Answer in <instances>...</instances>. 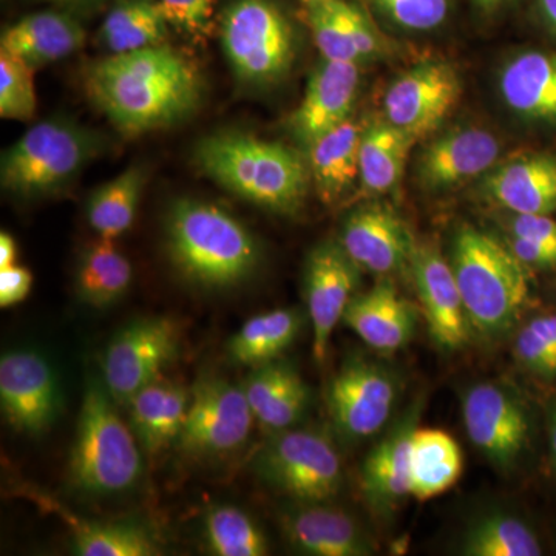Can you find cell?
Here are the masks:
<instances>
[{
	"label": "cell",
	"instance_id": "cell-22",
	"mask_svg": "<svg viewBox=\"0 0 556 556\" xmlns=\"http://www.w3.org/2000/svg\"><path fill=\"white\" fill-rule=\"evenodd\" d=\"M289 543L299 552L313 556H368L371 540L345 511L305 504L283 518Z\"/></svg>",
	"mask_w": 556,
	"mask_h": 556
},
{
	"label": "cell",
	"instance_id": "cell-32",
	"mask_svg": "<svg viewBox=\"0 0 556 556\" xmlns=\"http://www.w3.org/2000/svg\"><path fill=\"white\" fill-rule=\"evenodd\" d=\"M416 139L388 121L371 124L362 134L358 150V179L368 193L390 192L404 174L409 150Z\"/></svg>",
	"mask_w": 556,
	"mask_h": 556
},
{
	"label": "cell",
	"instance_id": "cell-42",
	"mask_svg": "<svg viewBox=\"0 0 556 556\" xmlns=\"http://www.w3.org/2000/svg\"><path fill=\"white\" fill-rule=\"evenodd\" d=\"M164 20L175 30L204 40L214 28L215 0H159Z\"/></svg>",
	"mask_w": 556,
	"mask_h": 556
},
{
	"label": "cell",
	"instance_id": "cell-9",
	"mask_svg": "<svg viewBox=\"0 0 556 556\" xmlns=\"http://www.w3.org/2000/svg\"><path fill=\"white\" fill-rule=\"evenodd\" d=\"M179 327L169 317H150L121 329L102 358L105 388L116 404L160 380L178 356Z\"/></svg>",
	"mask_w": 556,
	"mask_h": 556
},
{
	"label": "cell",
	"instance_id": "cell-18",
	"mask_svg": "<svg viewBox=\"0 0 556 556\" xmlns=\"http://www.w3.org/2000/svg\"><path fill=\"white\" fill-rule=\"evenodd\" d=\"M340 244L361 269L387 276L409 263L412 237L405 223L382 204L351 212L342 226Z\"/></svg>",
	"mask_w": 556,
	"mask_h": 556
},
{
	"label": "cell",
	"instance_id": "cell-27",
	"mask_svg": "<svg viewBox=\"0 0 556 556\" xmlns=\"http://www.w3.org/2000/svg\"><path fill=\"white\" fill-rule=\"evenodd\" d=\"M362 134V127L350 118L306 149L311 178L327 206L338 203L358 178Z\"/></svg>",
	"mask_w": 556,
	"mask_h": 556
},
{
	"label": "cell",
	"instance_id": "cell-21",
	"mask_svg": "<svg viewBox=\"0 0 556 556\" xmlns=\"http://www.w3.org/2000/svg\"><path fill=\"white\" fill-rule=\"evenodd\" d=\"M343 321L376 351L396 353L415 334L417 317L396 287L382 280L364 294L354 295Z\"/></svg>",
	"mask_w": 556,
	"mask_h": 556
},
{
	"label": "cell",
	"instance_id": "cell-5",
	"mask_svg": "<svg viewBox=\"0 0 556 556\" xmlns=\"http://www.w3.org/2000/svg\"><path fill=\"white\" fill-rule=\"evenodd\" d=\"M115 404L97 379L87 382L68 459V479L79 492L113 495L129 490L141 477L137 437Z\"/></svg>",
	"mask_w": 556,
	"mask_h": 556
},
{
	"label": "cell",
	"instance_id": "cell-29",
	"mask_svg": "<svg viewBox=\"0 0 556 556\" xmlns=\"http://www.w3.org/2000/svg\"><path fill=\"white\" fill-rule=\"evenodd\" d=\"M30 500L58 515L72 530L73 548L80 556H153L160 555L159 541L144 527L134 525H101L76 517L56 501L38 493Z\"/></svg>",
	"mask_w": 556,
	"mask_h": 556
},
{
	"label": "cell",
	"instance_id": "cell-6",
	"mask_svg": "<svg viewBox=\"0 0 556 556\" xmlns=\"http://www.w3.org/2000/svg\"><path fill=\"white\" fill-rule=\"evenodd\" d=\"M101 152V138L68 119L36 124L3 152L2 188L22 197L64 188Z\"/></svg>",
	"mask_w": 556,
	"mask_h": 556
},
{
	"label": "cell",
	"instance_id": "cell-3",
	"mask_svg": "<svg viewBox=\"0 0 556 556\" xmlns=\"http://www.w3.org/2000/svg\"><path fill=\"white\" fill-rule=\"evenodd\" d=\"M167 254L190 283L230 288L257 269L260 249L247 226L207 201L181 199L166 215Z\"/></svg>",
	"mask_w": 556,
	"mask_h": 556
},
{
	"label": "cell",
	"instance_id": "cell-23",
	"mask_svg": "<svg viewBox=\"0 0 556 556\" xmlns=\"http://www.w3.org/2000/svg\"><path fill=\"white\" fill-rule=\"evenodd\" d=\"M84 42L86 30L78 21L67 14L42 11L7 28L0 39V51L38 68L72 56Z\"/></svg>",
	"mask_w": 556,
	"mask_h": 556
},
{
	"label": "cell",
	"instance_id": "cell-1",
	"mask_svg": "<svg viewBox=\"0 0 556 556\" xmlns=\"http://www.w3.org/2000/svg\"><path fill=\"white\" fill-rule=\"evenodd\" d=\"M84 80L90 101L126 137L188 118L203 94L199 70L167 43L112 53L91 64Z\"/></svg>",
	"mask_w": 556,
	"mask_h": 556
},
{
	"label": "cell",
	"instance_id": "cell-19",
	"mask_svg": "<svg viewBox=\"0 0 556 556\" xmlns=\"http://www.w3.org/2000/svg\"><path fill=\"white\" fill-rule=\"evenodd\" d=\"M419 413L415 405L362 464V493L379 514L393 511L405 497L412 496L413 437Z\"/></svg>",
	"mask_w": 556,
	"mask_h": 556
},
{
	"label": "cell",
	"instance_id": "cell-31",
	"mask_svg": "<svg viewBox=\"0 0 556 556\" xmlns=\"http://www.w3.org/2000/svg\"><path fill=\"white\" fill-rule=\"evenodd\" d=\"M115 240L101 239L80 255L75 287L80 302L104 309L118 302L131 283L134 268Z\"/></svg>",
	"mask_w": 556,
	"mask_h": 556
},
{
	"label": "cell",
	"instance_id": "cell-20",
	"mask_svg": "<svg viewBox=\"0 0 556 556\" xmlns=\"http://www.w3.org/2000/svg\"><path fill=\"white\" fill-rule=\"evenodd\" d=\"M496 137L481 129H459L431 142L419 161V179L424 188H453L484 174L500 156Z\"/></svg>",
	"mask_w": 556,
	"mask_h": 556
},
{
	"label": "cell",
	"instance_id": "cell-43",
	"mask_svg": "<svg viewBox=\"0 0 556 556\" xmlns=\"http://www.w3.org/2000/svg\"><path fill=\"white\" fill-rule=\"evenodd\" d=\"M339 9L361 60L367 61L378 56L382 42L364 11L345 0H339Z\"/></svg>",
	"mask_w": 556,
	"mask_h": 556
},
{
	"label": "cell",
	"instance_id": "cell-51",
	"mask_svg": "<svg viewBox=\"0 0 556 556\" xmlns=\"http://www.w3.org/2000/svg\"><path fill=\"white\" fill-rule=\"evenodd\" d=\"M309 2H313V0H309Z\"/></svg>",
	"mask_w": 556,
	"mask_h": 556
},
{
	"label": "cell",
	"instance_id": "cell-50",
	"mask_svg": "<svg viewBox=\"0 0 556 556\" xmlns=\"http://www.w3.org/2000/svg\"><path fill=\"white\" fill-rule=\"evenodd\" d=\"M503 2H506V0H477L478 5L482 7L484 10L496 9V7H500Z\"/></svg>",
	"mask_w": 556,
	"mask_h": 556
},
{
	"label": "cell",
	"instance_id": "cell-12",
	"mask_svg": "<svg viewBox=\"0 0 556 556\" xmlns=\"http://www.w3.org/2000/svg\"><path fill=\"white\" fill-rule=\"evenodd\" d=\"M62 404L56 372L42 354L11 351L0 358V407L20 433L39 437L56 419Z\"/></svg>",
	"mask_w": 556,
	"mask_h": 556
},
{
	"label": "cell",
	"instance_id": "cell-41",
	"mask_svg": "<svg viewBox=\"0 0 556 556\" xmlns=\"http://www.w3.org/2000/svg\"><path fill=\"white\" fill-rule=\"evenodd\" d=\"M376 7L405 30L428 31L448 14V0H372Z\"/></svg>",
	"mask_w": 556,
	"mask_h": 556
},
{
	"label": "cell",
	"instance_id": "cell-40",
	"mask_svg": "<svg viewBox=\"0 0 556 556\" xmlns=\"http://www.w3.org/2000/svg\"><path fill=\"white\" fill-rule=\"evenodd\" d=\"M515 354L535 375L556 376V314L533 318L519 331Z\"/></svg>",
	"mask_w": 556,
	"mask_h": 556
},
{
	"label": "cell",
	"instance_id": "cell-30",
	"mask_svg": "<svg viewBox=\"0 0 556 556\" xmlns=\"http://www.w3.org/2000/svg\"><path fill=\"white\" fill-rule=\"evenodd\" d=\"M464 470L463 450L439 428H416L412 452V496L430 501L447 492Z\"/></svg>",
	"mask_w": 556,
	"mask_h": 556
},
{
	"label": "cell",
	"instance_id": "cell-35",
	"mask_svg": "<svg viewBox=\"0 0 556 556\" xmlns=\"http://www.w3.org/2000/svg\"><path fill=\"white\" fill-rule=\"evenodd\" d=\"M167 24L159 0H123L101 27V40L113 54L166 43Z\"/></svg>",
	"mask_w": 556,
	"mask_h": 556
},
{
	"label": "cell",
	"instance_id": "cell-36",
	"mask_svg": "<svg viewBox=\"0 0 556 556\" xmlns=\"http://www.w3.org/2000/svg\"><path fill=\"white\" fill-rule=\"evenodd\" d=\"M467 556H540V541L526 522L508 515H489L478 519L464 535Z\"/></svg>",
	"mask_w": 556,
	"mask_h": 556
},
{
	"label": "cell",
	"instance_id": "cell-44",
	"mask_svg": "<svg viewBox=\"0 0 556 556\" xmlns=\"http://www.w3.org/2000/svg\"><path fill=\"white\" fill-rule=\"evenodd\" d=\"M510 229L511 237L556 248V222L548 215H517Z\"/></svg>",
	"mask_w": 556,
	"mask_h": 556
},
{
	"label": "cell",
	"instance_id": "cell-7",
	"mask_svg": "<svg viewBox=\"0 0 556 556\" xmlns=\"http://www.w3.org/2000/svg\"><path fill=\"white\" fill-rule=\"evenodd\" d=\"M219 36L230 70L247 86L277 83L294 61V31L270 0H236L223 13Z\"/></svg>",
	"mask_w": 556,
	"mask_h": 556
},
{
	"label": "cell",
	"instance_id": "cell-33",
	"mask_svg": "<svg viewBox=\"0 0 556 556\" xmlns=\"http://www.w3.org/2000/svg\"><path fill=\"white\" fill-rule=\"evenodd\" d=\"M300 314L294 309H276L248 320L229 340L228 356L248 367H262L291 346L298 338Z\"/></svg>",
	"mask_w": 556,
	"mask_h": 556
},
{
	"label": "cell",
	"instance_id": "cell-8",
	"mask_svg": "<svg viewBox=\"0 0 556 556\" xmlns=\"http://www.w3.org/2000/svg\"><path fill=\"white\" fill-rule=\"evenodd\" d=\"M255 470L280 492L321 504L339 493L342 463L332 442L314 431H281L260 450Z\"/></svg>",
	"mask_w": 556,
	"mask_h": 556
},
{
	"label": "cell",
	"instance_id": "cell-25",
	"mask_svg": "<svg viewBox=\"0 0 556 556\" xmlns=\"http://www.w3.org/2000/svg\"><path fill=\"white\" fill-rule=\"evenodd\" d=\"M500 90L517 115L540 123H556V53L526 51L501 73Z\"/></svg>",
	"mask_w": 556,
	"mask_h": 556
},
{
	"label": "cell",
	"instance_id": "cell-46",
	"mask_svg": "<svg viewBox=\"0 0 556 556\" xmlns=\"http://www.w3.org/2000/svg\"><path fill=\"white\" fill-rule=\"evenodd\" d=\"M508 247L526 266L556 268V248L546 247L536 241L518 239V237H511Z\"/></svg>",
	"mask_w": 556,
	"mask_h": 556
},
{
	"label": "cell",
	"instance_id": "cell-47",
	"mask_svg": "<svg viewBox=\"0 0 556 556\" xmlns=\"http://www.w3.org/2000/svg\"><path fill=\"white\" fill-rule=\"evenodd\" d=\"M17 247L16 241L9 232L3 230L0 233V269L16 265Z\"/></svg>",
	"mask_w": 556,
	"mask_h": 556
},
{
	"label": "cell",
	"instance_id": "cell-24",
	"mask_svg": "<svg viewBox=\"0 0 556 556\" xmlns=\"http://www.w3.org/2000/svg\"><path fill=\"white\" fill-rule=\"evenodd\" d=\"M501 206L517 215H551L556 211V156L535 155L510 161L486 179Z\"/></svg>",
	"mask_w": 556,
	"mask_h": 556
},
{
	"label": "cell",
	"instance_id": "cell-34",
	"mask_svg": "<svg viewBox=\"0 0 556 556\" xmlns=\"http://www.w3.org/2000/svg\"><path fill=\"white\" fill-rule=\"evenodd\" d=\"M146 178L141 167H129L91 193L87 219L101 239L116 240L131 228Z\"/></svg>",
	"mask_w": 556,
	"mask_h": 556
},
{
	"label": "cell",
	"instance_id": "cell-10",
	"mask_svg": "<svg viewBox=\"0 0 556 556\" xmlns=\"http://www.w3.org/2000/svg\"><path fill=\"white\" fill-rule=\"evenodd\" d=\"M254 419L243 388L217 376H204L190 393L178 447L192 456L232 452L247 442Z\"/></svg>",
	"mask_w": 556,
	"mask_h": 556
},
{
	"label": "cell",
	"instance_id": "cell-38",
	"mask_svg": "<svg viewBox=\"0 0 556 556\" xmlns=\"http://www.w3.org/2000/svg\"><path fill=\"white\" fill-rule=\"evenodd\" d=\"M308 24L324 60L361 64V56L340 14L339 0H313Z\"/></svg>",
	"mask_w": 556,
	"mask_h": 556
},
{
	"label": "cell",
	"instance_id": "cell-26",
	"mask_svg": "<svg viewBox=\"0 0 556 556\" xmlns=\"http://www.w3.org/2000/svg\"><path fill=\"white\" fill-rule=\"evenodd\" d=\"M243 388L252 415L263 427L283 431L298 422L309 402V390L291 365L269 362L254 368Z\"/></svg>",
	"mask_w": 556,
	"mask_h": 556
},
{
	"label": "cell",
	"instance_id": "cell-37",
	"mask_svg": "<svg viewBox=\"0 0 556 556\" xmlns=\"http://www.w3.org/2000/svg\"><path fill=\"white\" fill-rule=\"evenodd\" d=\"M206 543L218 556H265L268 541L262 530L240 508H212L206 518Z\"/></svg>",
	"mask_w": 556,
	"mask_h": 556
},
{
	"label": "cell",
	"instance_id": "cell-48",
	"mask_svg": "<svg viewBox=\"0 0 556 556\" xmlns=\"http://www.w3.org/2000/svg\"><path fill=\"white\" fill-rule=\"evenodd\" d=\"M540 10L548 27L556 33V0H540Z\"/></svg>",
	"mask_w": 556,
	"mask_h": 556
},
{
	"label": "cell",
	"instance_id": "cell-15",
	"mask_svg": "<svg viewBox=\"0 0 556 556\" xmlns=\"http://www.w3.org/2000/svg\"><path fill=\"white\" fill-rule=\"evenodd\" d=\"M358 266L342 244L324 241L309 252L305 266V295L313 324V356L327 357L329 340L356 295Z\"/></svg>",
	"mask_w": 556,
	"mask_h": 556
},
{
	"label": "cell",
	"instance_id": "cell-16",
	"mask_svg": "<svg viewBox=\"0 0 556 556\" xmlns=\"http://www.w3.org/2000/svg\"><path fill=\"white\" fill-rule=\"evenodd\" d=\"M409 265L431 338L444 350H459L468 342L470 320L452 265L431 244L413 248Z\"/></svg>",
	"mask_w": 556,
	"mask_h": 556
},
{
	"label": "cell",
	"instance_id": "cell-49",
	"mask_svg": "<svg viewBox=\"0 0 556 556\" xmlns=\"http://www.w3.org/2000/svg\"><path fill=\"white\" fill-rule=\"evenodd\" d=\"M548 439H551V452L556 463V404L551 413V424H548Z\"/></svg>",
	"mask_w": 556,
	"mask_h": 556
},
{
	"label": "cell",
	"instance_id": "cell-45",
	"mask_svg": "<svg viewBox=\"0 0 556 556\" xmlns=\"http://www.w3.org/2000/svg\"><path fill=\"white\" fill-rule=\"evenodd\" d=\"M33 276L24 266L13 265L0 269V306L10 308L24 302L30 294Z\"/></svg>",
	"mask_w": 556,
	"mask_h": 556
},
{
	"label": "cell",
	"instance_id": "cell-14",
	"mask_svg": "<svg viewBox=\"0 0 556 556\" xmlns=\"http://www.w3.org/2000/svg\"><path fill=\"white\" fill-rule=\"evenodd\" d=\"M464 426L471 444L493 464L510 468L529 442L530 424L525 407L503 387L478 383L463 401Z\"/></svg>",
	"mask_w": 556,
	"mask_h": 556
},
{
	"label": "cell",
	"instance_id": "cell-2",
	"mask_svg": "<svg viewBox=\"0 0 556 556\" xmlns=\"http://www.w3.org/2000/svg\"><path fill=\"white\" fill-rule=\"evenodd\" d=\"M193 161L215 185L278 214H295L308 192L311 172L302 153L244 131H217L201 139Z\"/></svg>",
	"mask_w": 556,
	"mask_h": 556
},
{
	"label": "cell",
	"instance_id": "cell-28",
	"mask_svg": "<svg viewBox=\"0 0 556 556\" xmlns=\"http://www.w3.org/2000/svg\"><path fill=\"white\" fill-rule=\"evenodd\" d=\"M131 430L149 455H159L177 442L188 412L185 388L156 380L127 402Z\"/></svg>",
	"mask_w": 556,
	"mask_h": 556
},
{
	"label": "cell",
	"instance_id": "cell-11",
	"mask_svg": "<svg viewBox=\"0 0 556 556\" xmlns=\"http://www.w3.org/2000/svg\"><path fill=\"white\" fill-rule=\"evenodd\" d=\"M459 75L447 62L427 61L399 76L386 93V121L409 137L426 138L459 102Z\"/></svg>",
	"mask_w": 556,
	"mask_h": 556
},
{
	"label": "cell",
	"instance_id": "cell-39",
	"mask_svg": "<svg viewBox=\"0 0 556 556\" xmlns=\"http://www.w3.org/2000/svg\"><path fill=\"white\" fill-rule=\"evenodd\" d=\"M35 68L27 62L0 51V116L3 119L30 121L38 109Z\"/></svg>",
	"mask_w": 556,
	"mask_h": 556
},
{
	"label": "cell",
	"instance_id": "cell-13",
	"mask_svg": "<svg viewBox=\"0 0 556 556\" xmlns=\"http://www.w3.org/2000/svg\"><path fill=\"white\" fill-rule=\"evenodd\" d=\"M396 399V380L387 369L351 361L329 383V416L340 434L357 441L382 430Z\"/></svg>",
	"mask_w": 556,
	"mask_h": 556
},
{
	"label": "cell",
	"instance_id": "cell-17",
	"mask_svg": "<svg viewBox=\"0 0 556 556\" xmlns=\"http://www.w3.org/2000/svg\"><path fill=\"white\" fill-rule=\"evenodd\" d=\"M361 72L354 62L321 61L306 86L305 97L289 118V131L302 148L351 118Z\"/></svg>",
	"mask_w": 556,
	"mask_h": 556
},
{
	"label": "cell",
	"instance_id": "cell-4",
	"mask_svg": "<svg viewBox=\"0 0 556 556\" xmlns=\"http://www.w3.org/2000/svg\"><path fill=\"white\" fill-rule=\"evenodd\" d=\"M468 320L486 334L510 327L530 295L526 265L489 233L470 225L457 230L452 263Z\"/></svg>",
	"mask_w": 556,
	"mask_h": 556
}]
</instances>
